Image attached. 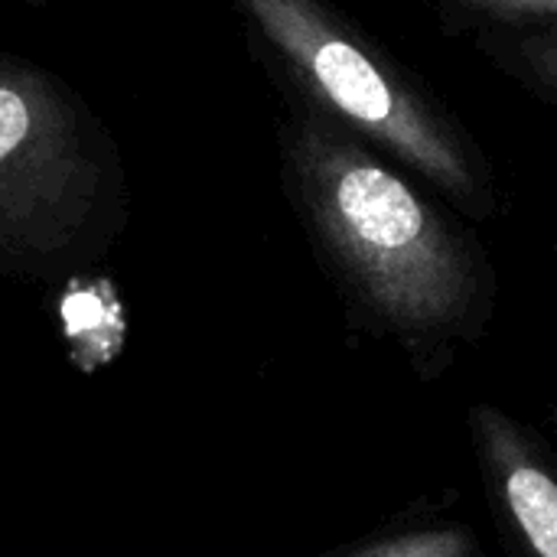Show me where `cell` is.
I'll use <instances>...</instances> for the list:
<instances>
[{"label": "cell", "mask_w": 557, "mask_h": 557, "mask_svg": "<svg viewBox=\"0 0 557 557\" xmlns=\"http://www.w3.org/2000/svg\"><path fill=\"white\" fill-rule=\"evenodd\" d=\"M277 180L346 323L444 379L493 330L499 271L470 219L323 114L287 104Z\"/></svg>", "instance_id": "1"}, {"label": "cell", "mask_w": 557, "mask_h": 557, "mask_svg": "<svg viewBox=\"0 0 557 557\" xmlns=\"http://www.w3.org/2000/svg\"><path fill=\"white\" fill-rule=\"evenodd\" d=\"M287 104L366 140L473 225L506 209L493 157L434 85L330 0H232Z\"/></svg>", "instance_id": "2"}, {"label": "cell", "mask_w": 557, "mask_h": 557, "mask_svg": "<svg viewBox=\"0 0 557 557\" xmlns=\"http://www.w3.org/2000/svg\"><path fill=\"white\" fill-rule=\"evenodd\" d=\"M127 225V170L108 124L62 75L0 49V277L85 274Z\"/></svg>", "instance_id": "3"}, {"label": "cell", "mask_w": 557, "mask_h": 557, "mask_svg": "<svg viewBox=\"0 0 557 557\" xmlns=\"http://www.w3.org/2000/svg\"><path fill=\"white\" fill-rule=\"evenodd\" d=\"M467 434L506 555L557 557L555 441L493 401L470 405Z\"/></svg>", "instance_id": "4"}, {"label": "cell", "mask_w": 557, "mask_h": 557, "mask_svg": "<svg viewBox=\"0 0 557 557\" xmlns=\"http://www.w3.org/2000/svg\"><path fill=\"white\" fill-rule=\"evenodd\" d=\"M326 557H483V548L467 519L424 509Z\"/></svg>", "instance_id": "5"}, {"label": "cell", "mask_w": 557, "mask_h": 557, "mask_svg": "<svg viewBox=\"0 0 557 557\" xmlns=\"http://www.w3.org/2000/svg\"><path fill=\"white\" fill-rule=\"evenodd\" d=\"M470 49L509 85L557 111V29L486 33Z\"/></svg>", "instance_id": "6"}, {"label": "cell", "mask_w": 557, "mask_h": 557, "mask_svg": "<svg viewBox=\"0 0 557 557\" xmlns=\"http://www.w3.org/2000/svg\"><path fill=\"white\" fill-rule=\"evenodd\" d=\"M424 7L447 39L557 29V0H424Z\"/></svg>", "instance_id": "7"}, {"label": "cell", "mask_w": 557, "mask_h": 557, "mask_svg": "<svg viewBox=\"0 0 557 557\" xmlns=\"http://www.w3.org/2000/svg\"><path fill=\"white\" fill-rule=\"evenodd\" d=\"M23 3H29V7H49V3H62V0H23Z\"/></svg>", "instance_id": "8"}, {"label": "cell", "mask_w": 557, "mask_h": 557, "mask_svg": "<svg viewBox=\"0 0 557 557\" xmlns=\"http://www.w3.org/2000/svg\"><path fill=\"white\" fill-rule=\"evenodd\" d=\"M555 193H557V166H555ZM555 222H557V209H555Z\"/></svg>", "instance_id": "9"}]
</instances>
